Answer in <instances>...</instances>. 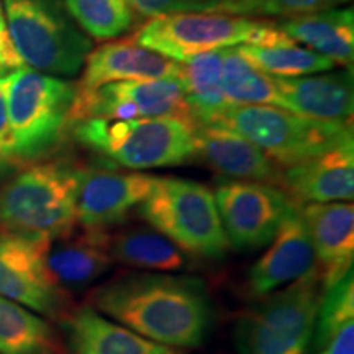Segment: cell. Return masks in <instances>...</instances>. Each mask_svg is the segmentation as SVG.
I'll list each match as a JSON object with an SVG mask.
<instances>
[{
  "mask_svg": "<svg viewBox=\"0 0 354 354\" xmlns=\"http://www.w3.org/2000/svg\"><path fill=\"white\" fill-rule=\"evenodd\" d=\"M322 282L317 269L246 310L234 326L238 354H307Z\"/></svg>",
  "mask_w": 354,
  "mask_h": 354,
  "instance_id": "9c48e42d",
  "label": "cell"
},
{
  "mask_svg": "<svg viewBox=\"0 0 354 354\" xmlns=\"http://www.w3.org/2000/svg\"><path fill=\"white\" fill-rule=\"evenodd\" d=\"M84 167L33 162L0 187V227L53 241L74 232Z\"/></svg>",
  "mask_w": 354,
  "mask_h": 354,
  "instance_id": "7a4b0ae2",
  "label": "cell"
},
{
  "mask_svg": "<svg viewBox=\"0 0 354 354\" xmlns=\"http://www.w3.org/2000/svg\"><path fill=\"white\" fill-rule=\"evenodd\" d=\"M0 38L10 39V37H8V32H7V24H6V15H3L2 0H0Z\"/></svg>",
  "mask_w": 354,
  "mask_h": 354,
  "instance_id": "e575fe53",
  "label": "cell"
},
{
  "mask_svg": "<svg viewBox=\"0 0 354 354\" xmlns=\"http://www.w3.org/2000/svg\"><path fill=\"white\" fill-rule=\"evenodd\" d=\"M21 66H24V61L17 55L10 39L0 38V77L7 76V74L21 68Z\"/></svg>",
  "mask_w": 354,
  "mask_h": 354,
  "instance_id": "836d02e7",
  "label": "cell"
},
{
  "mask_svg": "<svg viewBox=\"0 0 354 354\" xmlns=\"http://www.w3.org/2000/svg\"><path fill=\"white\" fill-rule=\"evenodd\" d=\"M7 88H8V74L0 77V177L10 174L15 169L17 162L12 153V138L10 127H8V112H7Z\"/></svg>",
  "mask_w": 354,
  "mask_h": 354,
  "instance_id": "1f68e13d",
  "label": "cell"
},
{
  "mask_svg": "<svg viewBox=\"0 0 354 354\" xmlns=\"http://www.w3.org/2000/svg\"><path fill=\"white\" fill-rule=\"evenodd\" d=\"M0 354H63V349L50 323L0 297Z\"/></svg>",
  "mask_w": 354,
  "mask_h": 354,
  "instance_id": "cb8c5ba5",
  "label": "cell"
},
{
  "mask_svg": "<svg viewBox=\"0 0 354 354\" xmlns=\"http://www.w3.org/2000/svg\"><path fill=\"white\" fill-rule=\"evenodd\" d=\"M354 277L353 271L322 290L315 320V348L317 351L333 338L336 331L354 320Z\"/></svg>",
  "mask_w": 354,
  "mask_h": 354,
  "instance_id": "f1b7e54d",
  "label": "cell"
},
{
  "mask_svg": "<svg viewBox=\"0 0 354 354\" xmlns=\"http://www.w3.org/2000/svg\"><path fill=\"white\" fill-rule=\"evenodd\" d=\"M216 210L228 245L253 251L269 245L297 203L274 184L232 180L216 187Z\"/></svg>",
  "mask_w": 354,
  "mask_h": 354,
  "instance_id": "30bf717a",
  "label": "cell"
},
{
  "mask_svg": "<svg viewBox=\"0 0 354 354\" xmlns=\"http://www.w3.org/2000/svg\"><path fill=\"white\" fill-rule=\"evenodd\" d=\"M110 254L113 263L146 271H183L189 266L179 246L156 230L130 227L110 234Z\"/></svg>",
  "mask_w": 354,
  "mask_h": 354,
  "instance_id": "603a6c76",
  "label": "cell"
},
{
  "mask_svg": "<svg viewBox=\"0 0 354 354\" xmlns=\"http://www.w3.org/2000/svg\"><path fill=\"white\" fill-rule=\"evenodd\" d=\"M88 305L143 338L169 348H197L214 326L205 282L190 276L130 272L92 292Z\"/></svg>",
  "mask_w": 354,
  "mask_h": 354,
  "instance_id": "6da1fadb",
  "label": "cell"
},
{
  "mask_svg": "<svg viewBox=\"0 0 354 354\" xmlns=\"http://www.w3.org/2000/svg\"><path fill=\"white\" fill-rule=\"evenodd\" d=\"M276 25L292 41L307 44L308 50L326 56L335 64L353 68L354 57V13L353 8L286 17Z\"/></svg>",
  "mask_w": 354,
  "mask_h": 354,
  "instance_id": "7402d4cb",
  "label": "cell"
},
{
  "mask_svg": "<svg viewBox=\"0 0 354 354\" xmlns=\"http://www.w3.org/2000/svg\"><path fill=\"white\" fill-rule=\"evenodd\" d=\"M172 117L192 122L179 79H146L105 84L95 91H77L73 107V125L84 118H133ZM71 125V127H73Z\"/></svg>",
  "mask_w": 354,
  "mask_h": 354,
  "instance_id": "7c38bea8",
  "label": "cell"
},
{
  "mask_svg": "<svg viewBox=\"0 0 354 354\" xmlns=\"http://www.w3.org/2000/svg\"><path fill=\"white\" fill-rule=\"evenodd\" d=\"M198 123L238 133L279 167L307 161L353 140L351 122L315 120L276 105H227Z\"/></svg>",
  "mask_w": 354,
  "mask_h": 354,
  "instance_id": "5b68a950",
  "label": "cell"
},
{
  "mask_svg": "<svg viewBox=\"0 0 354 354\" xmlns=\"http://www.w3.org/2000/svg\"><path fill=\"white\" fill-rule=\"evenodd\" d=\"M318 354H354V323H348L336 331L333 338L318 349Z\"/></svg>",
  "mask_w": 354,
  "mask_h": 354,
  "instance_id": "d6a6232c",
  "label": "cell"
},
{
  "mask_svg": "<svg viewBox=\"0 0 354 354\" xmlns=\"http://www.w3.org/2000/svg\"><path fill=\"white\" fill-rule=\"evenodd\" d=\"M221 86L228 105H276L286 109L276 77L251 64L238 48L225 50Z\"/></svg>",
  "mask_w": 354,
  "mask_h": 354,
  "instance_id": "484cf974",
  "label": "cell"
},
{
  "mask_svg": "<svg viewBox=\"0 0 354 354\" xmlns=\"http://www.w3.org/2000/svg\"><path fill=\"white\" fill-rule=\"evenodd\" d=\"M312 243L322 289L353 271L354 209L348 202L305 203L299 209Z\"/></svg>",
  "mask_w": 354,
  "mask_h": 354,
  "instance_id": "9a60e30c",
  "label": "cell"
},
{
  "mask_svg": "<svg viewBox=\"0 0 354 354\" xmlns=\"http://www.w3.org/2000/svg\"><path fill=\"white\" fill-rule=\"evenodd\" d=\"M77 91H95L105 84L146 79H179L183 63L143 48L133 38L117 39L91 51L84 61Z\"/></svg>",
  "mask_w": 354,
  "mask_h": 354,
  "instance_id": "2e32d148",
  "label": "cell"
},
{
  "mask_svg": "<svg viewBox=\"0 0 354 354\" xmlns=\"http://www.w3.org/2000/svg\"><path fill=\"white\" fill-rule=\"evenodd\" d=\"M196 156L221 176L277 184L279 167L263 149L228 128L194 123Z\"/></svg>",
  "mask_w": 354,
  "mask_h": 354,
  "instance_id": "ac0fdd59",
  "label": "cell"
},
{
  "mask_svg": "<svg viewBox=\"0 0 354 354\" xmlns=\"http://www.w3.org/2000/svg\"><path fill=\"white\" fill-rule=\"evenodd\" d=\"M50 241L0 227V297L32 312L63 317L68 294L46 264Z\"/></svg>",
  "mask_w": 354,
  "mask_h": 354,
  "instance_id": "8fae6325",
  "label": "cell"
},
{
  "mask_svg": "<svg viewBox=\"0 0 354 354\" xmlns=\"http://www.w3.org/2000/svg\"><path fill=\"white\" fill-rule=\"evenodd\" d=\"M223 55L225 50H215L202 53L183 63L180 82L194 123L207 120L210 115L228 105L221 86Z\"/></svg>",
  "mask_w": 354,
  "mask_h": 354,
  "instance_id": "d4e9b609",
  "label": "cell"
},
{
  "mask_svg": "<svg viewBox=\"0 0 354 354\" xmlns=\"http://www.w3.org/2000/svg\"><path fill=\"white\" fill-rule=\"evenodd\" d=\"M240 55L251 64L274 77H300L315 73H326L335 68V63L326 56L300 48L297 43L277 44V46H256L241 44Z\"/></svg>",
  "mask_w": 354,
  "mask_h": 354,
  "instance_id": "4316f807",
  "label": "cell"
},
{
  "mask_svg": "<svg viewBox=\"0 0 354 354\" xmlns=\"http://www.w3.org/2000/svg\"><path fill=\"white\" fill-rule=\"evenodd\" d=\"M277 185L295 203L353 201L354 143L344 141L330 151L281 167Z\"/></svg>",
  "mask_w": 354,
  "mask_h": 354,
  "instance_id": "5bb4252c",
  "label": "cell"
},
{
  "mask_svg": "<svg viewBox=\"0 0 354 354\" xmlns=\"http://www.w3.org/2000/svg\"><path fill=\"white\" fill-rule=\"evenodd\" d=\"M133 12L154 19L183 12H216L221 0H128Z\"/></svg>",
  "mask_w": 354,
  "mask_h": 354,
  "instance_id": "4dcf8cb0",
  "label": "cell"
},
{
  "mask_svg": "<svg viewBox=\"0 0 354 354\" xmlns=\"http://www.w3.org/2000/svg\"><path fill=\"white\" fill-rule=\"evenodd\" d=\"M76 84L32 68L8 74L7 112L17 166L39 162L56 151L73 125Z\"/></svg>",
  "mask_w": 354,
  "mask_h": 354,
  "instance_id": "3957f363",
  "label": "cell"
},
{
  "mask_svg": "<svg viewBox=\"0 0 354 354\" xmlns=\"http://www.w3.org/2000/svg\"><path fill=\"white\" fill-rule=\"evenodd\" d=\"M138 215L184 253L221 259L228 251L214 192L196 180L158 177L138 205Z\"/></svg>",
  "mask_w": 354,
  "mask_h": 354,
  "instance_id": "ba28073f",
  "label": "cell"
},
{
  "mask_svg": "<svg viewBox=\"0 0 354 354\" xmlns=\"http://www.w3.org/2000/svg\"><path fill=\"white\" fill-rule=\"evenodd\" d=\"M272 245L248 274L254 297H266L315 271V254L299 207L279 227Z\"/></svg>",
  "mask_w": 354,
  "mask_h": 354,
  "instance_id": "e0dca14e",
  "label": "cell"
},
{
  "mask_svg": "<svg viewBox=\"0 0 354 354\" xmlns=\"http://www.w3.org/2000/svg\"><path fill=\"white\" fill-rule=\"evenodd\" d=\"M64 3L79 28L99 41L122 37L136 20L128 0H64Z\"/></svg>",
  "mask_w": 354,
  "mask_h": 354,
  "instance_id": "83f0119b",
  "label": "cell"
},
{
  "mask_svg": "<svg viewBox=\"0 0 354 354\" xmlns=\"http://www.w3.org/2000/svg\"><path fill=\"white\" fill-rule=\"evenodd\" d=\"M353 68L312 77H276L286 110L325 122H351Z\"/></svg>",
  "mask_w": 354,
  "mask_h": 354,
  "instance_id": "ffe728a7",
  "label": "cell"
},
{
  "mask_svg": "<svg viewBox=\"0 0 354 354\" xmlns=\"http://www.w3.org/2000/svg\"><path fill=\"white\" fill-rule=\"evenodd\" d=\"M71 133L84 148L133 171L180 166L196 158L194 123L183 118H84Z\"/></svg>",
  "mask_w": 354,
  "mask_h": 354,
  "instance_id": "277c9868",
  "label": "cell"
},
{
  "mask_svg": "<svg viewBox=\"0 0 354 354\" xmlns=\"http://www.w3.org/2000/svg\"><path fill=\"white\" fill-rule=\"evenodd\" d=\"M349 0H221L216 12L238 17H295L330 10Z\"/></svg>",
  "mask_w": 354,
  "mask_h": 354,
  "instance_id": "f546056e",
  "label": "cell"
},
{
  "mask_svg": "<svg viewBox=\"0 0 354 354\" xmlns=\"http://www.w3.org/2000/svg\"><path fill=\"white\" fill-rule=\"evenodd\" d=\"M61 326L69 354H183L176 348L143 338L91 305L66 312Z\"/></svg>",
  "mask_w": 354,
  "mask_h": 354,
  "instance_id": "d6986e66",
  "label": "cell"
},
{
  "mask_svg": "<svg viewBox=\"0 0 354 354\" xmlns=\"http://www.w3.org/2000/svg\"><path fill=\"white\" fill-rule=\"evenodd\" d=\"M7 32L28 68L55 76H76L92 41L69 15L64 0H3Z\"/></svg>",
  "mask_w": 354,
  "mask_h": 354,
  "instance_id": "52a82bcc",
  "label": "cell"
},
{
  "mask_svg": "<svg viewBox=\"0 0 354 354\" xmlns=\"http://www.w3.org/2000/svg\"><path fill=\"white\" fill-rule=\"evenodd\" d=\"M109 232H73L50 241L46 264L63 289H84L94 284L113 266Z\"/></svg>",
  "mask_w": 354,
  "mask_h": 354,
  "instance_id": "44dd1931",
  "label": "cell"
},
{
  "mask_svg": "<svg viewBox=\"0 0 354 354\" xmlns=\"http://www.w3.org/2000/svg\"><path fill=\"white\" fill-rule=\"evenodd\" d=\"M156 176L84 167L77 194L76 223L87 232H109L122 225L151 192Z\"/></svg>",
  "mask_w": 354,
  "mask_h": 354,
  "instance_id": "4fadbf2b",
  "label": "cell"
},
{
  "mask_svg": "<svg viewBox=\"0 0 354 354\" xmlns=\"http://www.w3.org/2000/svg\"><path fill=\"white\" fill-rule=\"evenodd\" d=\"M143 48L169 59L184 61L236 44L277 46L295 41L276 21L254 20L220 12H183L154 17L131 37Z\"/></svg>",
  "mask_w": 354,
  "mask_h": 354,
  "instance_id": "8992f818",
  "label": "cell"
}]
</instances>
